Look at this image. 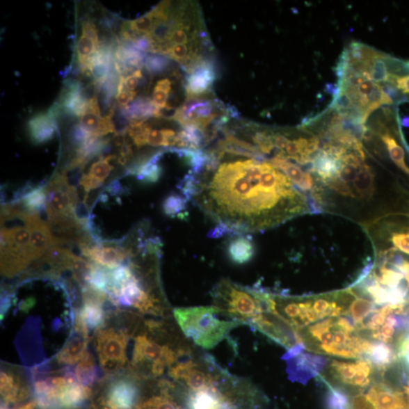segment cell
<instances>
[{"mask_svg": "<svg viewBox=\"0 0 409 409\" xmlns=\"http://www.w3.org/2000/svg\"><path fill=\"white\" fill-rule=\"evenodd\" d=\"M179 189L216 224L211 237L263 232L313 214L308 198L266 159L224 161L208 152L200 172L186 175Z\"/></svg>", "mask_w": 409, "mask_h": 409, "instance_id": "cell-1", "label": "cell"}, {"mask_svg": "<svg viewBox=\"0 0 409 409\" xmlns=\"http://www.w3.org/2000/svg\"><path fill=\"white\" fill-rule=\"evenodd\" d=\"M296 334L307 351L347 360H368L376 344L364 338L346 315L322 319Z\"/></svg>", "mask_w": 409, "mask_h": 409, "instance_id": "cell-2", "label": "cell"}, {"mask_svg": "<svg viewBox=\"0 0 409 409\" xmlns=\"http://www.w3.org/2000/svg\"><path fill=\"white\" fill-rule=\"evenodd\" d=\"M214 306L224 316L240 322L243 326L259 314L270 311L269 292L239 285L223 279L211 292Z\"/></svg>", "mask_w": 409, "mask_h": 409, "instance_id": "cell-3", "label": "cell"}, {"mask_svg": "<svg viewBox=\"0 0 409 409\" xmlns=\"http://www.w3.org/2000/svg\"><path fill=\"white\" fill-rule=\"evenodd\" d=\"M174 315L186 337L207 349L217 346L234 328L243 326L235 321L221 320L223 314L214 305L178 308Z\"/></svg>", "mask_w": 409, "mask_h": 409, "instance_id": "cell-4", "label": "cell"}, {"mask_svg": "<svg viewBox=\"0 0 409 409\" xmlns=\"http://www.w3.org/2000/svg\"><path fill=\"white\" fill-rule=\"evenodd\" d=\"M382 375L376 366L367 359L335 360L319 374V377L330 390L349 399L367 390Z\"/></svg>", "mask_w": 409, "mask_h": 409, "instance_id": "cell-5", "label": "cell"}, {"mask_svg": "<svg viewBox=\"0 0 409 409\" xmlns=\"http://www.w3.org/2000/svg\"><path fill=\"white\" fill-rule=\"evenodd\" d=\"M22 220V225H17L12 227L2 226L1 264L2 271L6 275L17 274L33 262L31 231L28 225Z\"/></svg>", "mask_w": 409, "mask_h": 409, "instance_id": "cell-6", "label": "cell"}, {"mask_svg": "<svg viewBox=\"0 0 409 409\" xmlns=\"http://www.w3.org/2000/svg\"><path fill=\"white\" fill-rule=\"evenodd\" d=\"M129 338L125 330L102 328L96 331V347L102 369L113 373L125 367Z\"/></svg>", "mask_w": 409, "mask_h": 409, "instance_id": "cell-7", "label": "cell"}, {"mask_svg": "<svg viewBox=\"0 0 409 409\" xmlns=\"http://www.w3.org/2000/svg\"><path fill=\"white\" fill-rule=\"evenodd\" d=\"M184 355V348H174L168 346H160L154 340L149 339L147 335H139L135 339V344L132 355V365L134 367L149 369L159 360H163L168 367L177 362L178 358Z\"/></svg>", "mask_w": 409, "mask_h": 409, "instance_id": "cell-8", "label": "cell"}, {"mask_svg": "<svg viewBox=\"0 0 409 409\" xmlns=\"http://www.w3.org/2000/svg\"><path fill=\"white\" fill-rule=\"evenodd\" d=\"M248 325L284 346L288 351L301 345L292 327L274 312H263L252 319Z\"/></svg>", "mask_w": 409, "mask_h": 409, "instance_id": "cell-9", "label": "cell"}, {"mask_svg": "<svg viewBox=\"0 0 409 409\" xmlns=\"http://www.w3.org/2000/svg\"><path fill=\"white\" fill-rule=\"evenodd\" d=\"M184 67L187 73L186 97H201L209 95L216 80V70L210 61L200 56Z\"/></svg>", "mask_w": 409, "mask_h": 409, "instance_id": "cell-10", "label": "cell"}, {"mask_svg": "<svg viewBox=\"0 0 409 409\" xmlns=\"http://www.w3.org/2000/svg\"><path fill=\"white\" fill-rule=\"evenodd\" d=\"M139 390L130 380L122 379L112 383L104 406L135 408L138 407Z\"/></svg>", "mask_w": 409, "mask_h": 409, "instance_id": "cell-11", "label": "cell"}, {"mask_svg": "<svg viewBox=\"0 0 409 409\" xmlns=\"http://www.w3.org/2000/svg\"><path fill=\"white\" fill-rule=\"evenodd\" d=\"M287 361L289 378L303 383L310 380L314 375L320 374L321 369L326 365V361L321 358L302 353Z\"/></svg>", "mask_w": 409, "mask_h": 409, "instance_id": "cell-12", "label": "cell"}, {"mask_svg": "<svg viewBox=\"0 0 409 409\" xmlns=\"http://www.w3.org/2000/svg\"><path fill=\"white\" fill-rule=\"evenodd\" d=\"M28 130L33 144H44L54 138L58 130L57 122L48 113H40L30 119Z\"/></svg>", "mask_w": 409, "mask_h": 409, "instance_id": "cell-13", "label": "cell"}, {"mask_svg": "<svg viewBox=\"0 0 409 409\" xmlns=\"http://www.w3.org/2000/svg\"><path fill=\"white\" fill-rule=\"evenodd\" d=\"M0 387L3 405L7 406L10 403L22 401L27 399L30 394L29 388L23 386L19 378L4 371H2L0 375Z\"/></svg>", "mask_w": 409, "mask_h": 409, "instance_id": "cell-14", "label": "cell"}, {"mask_svg": "<svg viewBox=\"0 0 409 409\" xmlns=\"http://www.w3.org/2000/svg\"><path fill=\"white\" fill-rule=\"evenodd\" d=\"M74 331L67 344L56 355V360L59 364L72 365L79 362L88 351V337Z\"/></svg>", "mask_w": 409, "mask_h": 409, "instance_id": "cell-15", "label": "cell"}, {"mask_svg": "<svg viewBox=\"0 0 409 409\" xmlns=\"http://www.w3.org/2000/svg\"><path fill=\"white\" fill-rule=\"evenodd\" d=\"M228 257L236 265H244L252 260L255 254V246L251 236L239 234L232 239L227 244Z\"/></svg>", "mask_w": 409, "mask_h": 409, "instance_id": "cell-16", "label": "cell"}, {"mask_svg": "<svg viewBox=\"0 0 409 409\" xmlns=\"http://www.w3.org/2000/svg\"><path fill=\"white\" fill-rule=\"evenodd\" d=\"M91 395L90 387L81 385H67L59 392L58 400L62 408L78 409L84 405Z\"/></svg>", "mask_w": 409, "mask_h": 409, "instance_id": "cell-17", "label": "cell"}, {"mask_svg": "<svg viewBox=\"0 0 409 409\" xmlns=\"http://www.w3.org/2000/svg\"><path fill=\"white\" fill-rule=\"evenodd\" d=\"M156 109L152 99L140 97L122 110L123 114L131 122H146L150 117L154 116Z\"/></svg>", "mask_w": 409, "mask_h": 409, "instance_id": "cell-18", "label": "cell"}, {"mask_svg": "<svg viewBox=\"0 0 409 409\" xmlns=\"http://www.w3.org/2000/svg\"><path fill=\"white\" fill-rule=\"evenodd\" d=\"M380 136L387 147L390 158L393 163L405 175L409 176V166L406 163V154L403 147L399 144L395 136L387 131L381 133Z\"/></svg>", "mask_w": 409, "mask_h": 409, "instance_id": "cell-19", "label": "cell"}, {"mask_svg": "<svg viewBox=\"0 0 409 409\" xmlns=\"http://www.w3.org/2000/svg\"><path fill=\"white\" fill-rule=\"evenodd\" d=\"M74 371L80 385L90 387L98 378L95 357L88 351L85 353L74 368Z\"/></svg>", "mask_w": 409, "mask_h": 409, "instance_id": "cell-20", "label": "cell"}, {"mask_svg": "<svg viewBox=\"0 0 409 409\" xmlns=\"http://www.w3.org/2000/svg\"><path fill=\"white\" fill-rule=\"evenodd\" d=\"M82 318L89 330H97L104 328L106 321V312L102 305L93 303H83L79 310Z\"/></svg>", "mask_w": 409, "mask_h": 409, "instance_id": "cell-21", "label": "cell"}, {"mask_svg": "<svg viewBox=\"0 0 409 409\" xmlns=\"http://www.w3.org/2000/svg\"><path fill=\"white\" fill-rule=\"evenodd\" d=\"M99 45L100 42L82 33L76 46L77 56L81 67L89 66L90 59L97 52Z\"/></svg>", "mask_w": 409, "mask_h": 409, "instance_id": "cell-22", "label": "cell"}, {"mask_svg": "<svg viewBox=\"0 0 409 409\" xmlns=\"http://www.w3.org/2000/svg\"><path fill=\"white\" fill-rule=\"evenodd\" d=\"M101 118V109L97 97L88 102L86 110L81 117L80 124L88 132L95 134L98 129Z\"/></svg>", "mask_w": 409, "mask_h": 409, "instance_id": "cell-23", "label": "cell"}, {"mask_svg": "<svg viewBox=\"0 0 409 409\" xmlns=\"http://www.w3.org/2000/svg\"><path fill=\"white\" fill-rule=\"evenodd\" d=\"M164 151H159L153 155L146 164L141 167L136 174L139 181L146 183H155L159 180L161 175V167L159 164Z\"/></svg>", "mask_w": 409, "mask_h": 409, "instance_id": "cell-24", "label": "cell"}, {"mask_svg": "<svg viewBox=\"0 0 409 409\" xmlns=\"http://www.w3.org/2000/svg\"><path fill=\"white\" fill-rule=\"evenodd\" d=\"M21 202L22 207L29 211L46 212L47 194L45 186H40L24 198Z\"/></svg>", "mask_w": 409, "mask_h": 409, "instance_id": "cell-25", "label": "cell"}, {"mask_svg": "<svg viewBox=\"0 0 409 409\" xmlns=\"http://www.w3.org/2000/svg\"><path fill=\"white\" fill-rule=\"evenodd\" d=\"M186 199L177 194H172L163 202V211L169 217L186 218Z\"/></svg>", "mask_w": 409, "mask_h": 409, "instance_id": "cell-26", "label": "cell"}, {"mask_svg": "<svg viewBox=\"0 0 409 409\" xmlns=\"http://www.w3.org/2000/svg\"><path fill=\"white\" fill-rule=\"evenodd\" d=\"M131 29L139 36L148 35L156 24L159 23L154 10L144 15L140 18L133 21H129Z\"/></svg>", "mask_w": 409, "mask_h": 409, "instance_id": "cell-27", "label": "cell"}, {"mask_svg": "<svg viewBox=\"0 0 409 409\" xmlns=\"http://www.w3.org/2000/svg\"><path fill=\"white\" fill-rule=\"evenodd\" d=\"M115 159H118L116 155L100 157L99 160L93 163L90 168L88 175L96 179V180L104 183L113 169V166L110 164V161Z\"/></svg>", "mask_w": 409, "mask_h": 409, "instance_id": "cell-28", "label": "cell"}, {"mask_svg": "<svg viewBox=\"0 0 409 409\" xmlns=\"http://www.w3.org/2000/svg\"><path fill=\"white\" fill-rule=\"evenodd\" d=\"M164 394L161 396L152 397L143 404L139 405L140 409H185L178 406L173 398L167 394V388L163 385Z\"/></svg>", "mask_w": 409, "mask_h": 409, "instance_id": "cell-29", "label": "cell"}, {"mask_svg": "<svg viewBox=\"0 0 409 409\" xmlns=\"http://www.w3.org/2000/svg\"><path fill=\"white\" fill-rule=\"evenodd\" d=\"M173 82L168 79L159 81L152 93V102L157 108L164 107L167 105L168 95L172 90Z\"/></svg>", "mask_w": 409, "mask_h": 409, "instance_id": "cell-30", "label": "cell"}, {"mask_svg": "<svg viewBox=\"0 0 409 409\" xmlns=\"http://www.w3.org/2000/svg\"><path fill=\"white\" fill-rule=\"evenodd\" d=\"M169 61L166 56L161 55H150L147 56L144 67L151 75L163 73L168 70Z\"/></svg>", "mask_w": 409, "mask_h": 409, "instance_id": "cell-31", "label": "cell"}, {"mask_svg": "<svg viewBox=\"0 0 409 409\" xmlns=\"http://www.w3.org/2000/svg\"><path fill=\"white\" fill-rule=\"evenodd\" d=\"M388 83L393 85L406 100L409 99V73L403 74H390Z\"/></svg>", "mask_w": 409, "mask_h": 409, "instance_id": "cell-32", "label": "cell"}, {"mask_svg": "<svg viewBox=\"0 0 409 409\" xmlns=\"http://www.w3.org/2000/svg\"><path fill=\"white\" fill-rule=\"evenodd\" d=\"M90 135V134L85 130L80 123L76 124L71 127L70 138V142L75 147V150L83 146Z\"/></svg>", "mask_w": 409, "mask_h": 409, "instance_id": "cell-33", "label": "cell"}, {"mask_svg": "<svg viewBox=\"0 0 409 409\" xmlns=\"http://www.w3.org/2000/svg\"><path fill=\"white\" fill-rule=\"evenodd\" d=\"M130 44L141 53H151L153 41L148 35H142L134 39Z\"/></svg>", "mask_w": 409, "mask_h": 409, "instance_id": "cell-34", "label": "cell"}, {"mask_svg": "<svg viewBox=\"0 0 409 409\" xmlns=\"http://www.w3.org/2000/svg\"><path fill=\"white\" fill-rule=\"evenodd\" d=\"M104 184L96 180V179L92 177L88 174H83L79 182L86 195H88V193L92 191L99 189Z\"/></svg>", "mask_w": 409, "mask_h": 409, "instance_id": "cell-35", "label": "cell"}, {"mask_svg": "<svg viewBox=\"0 0 409 409\" xmlns=\"http://www.w3.org/2000/svg\"><path fill=\"white\" fill-rule=\"evenodd\" d=\"M179 108L166 105L164 107L157 108L154 113L156 118H163L167 120H176Z\"/></svg>", "mask_w": 409, "mask_h": 409, "instance_id": "cell-36", "label": "cell"}, {"mask_svg": "<svg viewBox=\"0 0 409 409\" xmlns=\"http://www.w3.org/2000/svg\"><path fill=\"white\" fill-rule=\"evenodd\" d=\"M36 407H37V403L35 402V400H34V401H31V402L29 403L28 404L20 407L18 409H35Z\"/></svg>", "mask_w": 409, "mask_h": 409, "instance_id": "cell-37", "label": "cell"}, {"mask_svg": "<svg viewBox=\"0 0 409 409\" xmlns=\"http://www.w3.org/2000/svg\"><path fill=\"white\" fill-rule=\"evenodd\" d=\"M403 125L405 126L409 127V118H405L403 119Z\"/></svg>", "mask_w": 409, "mask_h": 409, "instance_id": "cell-38", "label": "cell"}, {"mask_svg": "<svg viewBox=\"0 0 409 409\" xmlns=\"http://www.w3.org/2000/svg\"><path fill=\"white\" fill-rule=\"evenodd\" d=\"M407 331L408 334L409 335V312L407 314Z\"/></svg>", "mask_w": 409, "mask_h": 409, "instance_id": "cell-39", "label": "cell"}, {"mask_svg": "<svg viewBox=\"0 0 409 409\" xmlns=\"http://www.w3.org/2000/svg\"><path fill=\"white\" fill-rule=\"evenodd\" d=\"M1 409H10V408H8V406H6V405H3V404H2V406H1Z\"/></svg>", "mask_w": 409, "mask_h": 409, "instance_id": "cell-40", "label": "cell"}]
</instances>
